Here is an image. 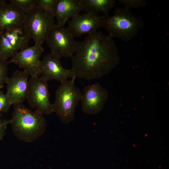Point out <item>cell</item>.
I'll use <instances>...</instances> for the list:
<instances>
[{
    "label": "cell",
    "instance_id": "3",
    "mask_svg": "<svg viewBox=\"0 0 169 169\" xmlns=\"http://www.w3.org/2000/svg\"><path fill=\"white\" fill-rule=\"evenodd\" d=\"M143 20L125 7L116 8L111 16H105L102 26L112 38L129 41L144 27Z\"/></svg>",
    "mask_w": 169,
    "mask_h": 169
},
{
    "label": "cell",
    "instance_id": "12",
    "mask_svg": "<svg viewBox=\"0 0 169 169\" xmlns=\"http://www.w3.org/2000/svg\"><path fill=\"white\" fill-rule=\"evenodd\" d=\"M29 75L24 70L15 71L6 83L7 92L12 105L23 103L26 99Z\"/></svg>",
    "mask_w": 169,
    "mask_h": 169
},
{
    "label": "cell",
    "instance_id": "11",
    "mask_svg": "<svg viewBox=\"0 0 169 169\" xmlns=\"http://www.w3.org/2000/svg\"><path fill=\"white\" fill-rule=\"evenodd\" d=\"M105 17L87 12L79 14L70 19L67 28L74 38L88 35L98 31L102 27Z\"/></svg>",
    "mask_w": 169,
    "mask_h": 169
},
{
    "label": "cell",
    "instance_id": "5",
    "mask_svg": "<svg viewBox=\"0 0 169 169\" xmlns=\"http://www.w3.org/2000/svg\"><path fill=\"white\" fill-rule=\"evenodd\" d=\"M54 17L37 5L26 13L23 23L35 44L42 45L48 33L55 24Z\"/></svg>",
    "mask_w": 169,
    "mask_h": 169
},
{
    "label": "cell",
    "instance_id": "10",
    "mask_svg": "<svg viewBox=\"0 0 169 169\" xmlns=\"http://www.w3.org/2000/svg\"><path fill=\"white\" fill-rule=\"evenodd\" d=\"M61 58L50 53L46 54L41 60L40 71L41 77L45 80H55L62 82L69 78H75L71 69L62 65Z\"/></svg>",
    "mask_w": 169,
    "mask_h": 169
},
{
    "label": "cell",
    "instance_id": "9",
    "mask_svg": "<svg viewBox=\"0 0 169 169\" xmlns=\"http://www.w3.org/2000/svg\"><path fill=\"white\" fill-rule=\"evenodd\" d=\"M44 51L42 45H34L20 50L8 61L23 69L29 76L39 77L40 75V58Z\"/></svg>",
    "mask_w": 169,
    "mask_h": 169
},
{
    "label": "cell",
    "instance_id": "20",
    "mask_svg": "<svg viewBox=\"0 0 169 169\" xmlns=\"http://www.w3.org/2000/svg\"><path fill=\"white\" fill-rule=\"evenodd\" d=\"M58 0H37V5L44 10L54 13Z\"/></svg>",
    "mask_w": 169,
    "mask_h": 169
},
{
    "label": "cell",
    "instance_id": "22",
    "mask_svg": "<svg viewBox=\"0 0 169 169\" xmlns=\"http://www.w3.org/2000/svg\"><path fill=\"white\" fill-rule=\"evenodd\" d=\"M12 104L7 94L0 90V113L7 112Z\"/></svg>",
    "mask_w": 169,
    "mask_h": 169
},
{
    "label": "cell",
    "instance_id": "13",
    "mask_svg": "<svg viewBox=\"0 0 169 169\" xmlns=\"http://www.w3.org/2000/svg\"><path fill=\"white\" fill-rule=\"evenodd\" d=\"M26 13L14 5L0 0V34L23 24Z\"/></svg>",
    "mask_w": 169,
    "mask_h": 169
},
{
    "label": "cell",
    "instance_id": "21",
    "mask_svg": "<svg viewBox=\"0 0 169 169\" xmlns=\"http://www.w3.org/2000/svg\"><path fill=\"white\" fill-rule=\"evenodd\" d=\"M119 1L124 7L129 9L130 8H142L146 6L147 3L145 0H120Z\"/></svg>",
    "mask_w": 169,
    "mask_h": 169
},
{
    "label": "cell",
    "instance_id": "8",
    "mask_svg": "<svg viewBox=\"0 0 169 169\" xmlns=\"http://www.w3.org/2000/svg\"><path fill=\"white\" fill-rule=\"evenodd\" d=\"M81 101L82 111L90 115L100 113L108 98V92L98 82L84 86Z\"/></svg>",
    "mask_w": 169,
    "mask_h": 169
},
{
    "label": "cell",
    "instance_id": "23",
    "mask_svg": "<svg viewBox=\"0 0 169 169\" xmlns=\"http://www.w3.org/2000/svg\"><path fill=\"white\" fill-rule=\"evenodd\" d=\"M10 123V120H5L2 119L0 113V140L3 138L7 125Z\"/></svg>",
    "mask_w": 169,
    "mask_h": 169
},
{
    "label": "cell",
    "instance_id": "7",
    "mask_svg": "<svg viewBox=\"0 0 169 169\" xmlns=\"http://www.w3.org/2000/svg\"><path fill=\"white\" fill-rule=\"evenodd\" d=\"M47 82L41 77H31L26 99L32 109L43 114L49 115L53 112Z\"/></svg>",
    "mask_w": 169,
    "mask_h": 169
},
{
    "label": "cell",
    "instance_id": "17",
    "mask_svg": "<svg viewBox=\"0 0 169 169\" xmlns=\"http://www.w3.org/2000/svg\"><path fill=\"white\" fill-rule=\"evenodd\" d=\"M11 44L3 33L0 34V58L7 60L14 56L18 52Z\"/></svg>",
    "mask_w": 169,
    "mask_h": 169
},
{
    "label": "cell",
    "instance_id": "19",
    "mask_svg": "<svg viewBox=\"0 0 169 169\" xmlns=\"http://www.w3.org/2000/svg\"><path fill=\"white\" fill-rule=\"evenodd\" d=\"M8 61L0 58V89L3 88L9 78L8 76Z\"/></svg>",
    "mask_w": 169,
    "mask_h": 169
},
{
    "label": "cell",
    "instance_id": "15",
    "mask_svg": "<svg viewBox=\"0 0 169 169\" xmlns=\"http://www.w3.org/2000/svg\"><path fill=\"white\" fill-rule=\"evenodd\" d=\"M3 34L18 51L28 48L29 43L32 39L23 24L13 28Z\"/></svg>",
    "mask_w": 169,
    "mask_h": 169
},
{
    "label": "cell",
    "instance_id": "6",
    "mask_svg": "<svg viewBox=\"0 0 169 169\" xmlns=\"http://www.w3.org/2000/svg\"><path fill=\"white\" fill-rule=\"evenodd\" d=\"M45 41L51 53L61 58H71L75 53L76 41L64 26L55 24L49 30Z\"/></svg>",
    "mask_w": 169,
    "mask_h": 169
},
{
    "label": "cell",
    "instance_id": "16",
    "mask_svg": "<svg viewBox=\"0 0 169 169\" xmlns=\"http://www.w3.org/2000/svg\"><path fill=\"white\" fill-rule=\"evenodd\" d=\"M82 11L97 14L99 13L104 14L105 17L109 16L110 11L114 7L115 0H80Z\"/></svg>",
    "mask_w": 169,
    "mask_h": 169
},
{
    "label": "cell",
    "instance_id": "1",
    "mask_svg": "<svg viewBox=\"0 0 169 169\" xmlns=\"http://www.w3.org/2000/svg\"><path fill=\"white\" fill-rule=\"evenodd\" d=\"M70 69L76 78L90 80L105 76L119 64L120 57L113 38L97 31L76 41Z\"/></svg>",
    "mask_w": 169,
    "mask_h": 169
},
{
    "label": "cell",
    "instance_id": "14",
    "mask_svg": "<svg viewBox=\"0 0 169 169\" xmlns=\"http://www.w3.org/2000/svg\"><path fill=\"white\" fill-rule=\"evenodd\" d=\"M81 11L80 0H58L54 15L57 24L64 26L69 19L80 14Z\"/></svg>",
    "mask_w": 169,
    "mask_h": 169
},
{
    "label": "cell",
    "instance_id": "4",
    "mask_svg": "<svg viewBox=\"0 0 169 169\" xmlns=\"http://www.w3.org/2000/svg\"><path fill=\"white\" fill-rule=\"evenodd\" d=\"M75 79L60 83L56 91L55 100L52 104L53 112L65 124L74 120L75 109L82 98V92L75 85Z\"/></svg>",
    "mask_w": 169,
    "mask_h": 169
},
{
    "label": "cell",
    "instance_id": "18",
    "mask_svg": "<svg viewBox=\"0 0 169 169\" xmlns=\"http://www.w3.org/2000/svg\"><path fill=\"white\" fill-rule=\"evenodd\" d=\"M10 3L22 10L26 13L37 5V0H10Z\"/></svg>",
    "mask_w": 169,
    "mask_h": 169
},
{
    "label": "cell",
    "instance_id": "2",
    "mask_svg": "<svg viewBox=\"0 0 169 169\" xmlns=\"http://www.w3.org/2000/svg\"><path fill=\"white\" fill-rule=\"evenodd\" d=\"M13 105L10 123L17 137L24 141H31L44 133L47 122L43 114L32 111L23 103Z\"/></svg>",
    "mask_w": 169,
    "mask_h": 169
}]
</instances>
